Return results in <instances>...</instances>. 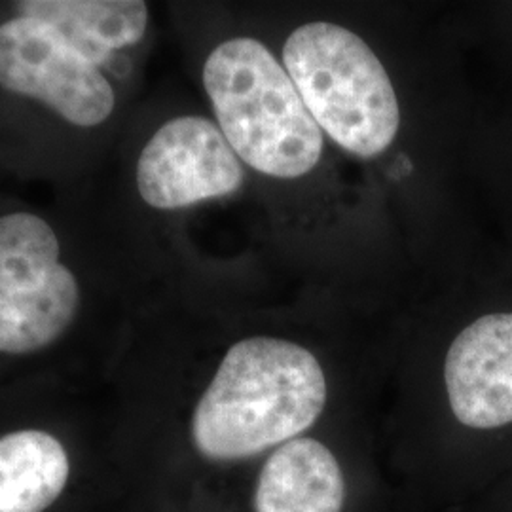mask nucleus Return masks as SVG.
<instances>
[{
  "instance_id": "6",
  "label": "nucleus",
  "mask_w": 512,
  "mask_h": 512,
  "mask_svg": "<svg viewBox=\"0 0 512 512\" xmlns=\"http://www.w3.org/2000/svg\"><path fill=\"white\" fill-rule=\"evenodd\" d=\"M245 181L241 160L219 126L179 116L154 133L137 162V188L154 209H183L234 194Z\"/></svg>"
},
{
  "instance_id": "8",
  "label": "nucleus",
  "mask_w": 512,
  "mask_h": 512,
  "mask_svg": "<svg viewBox=\"0 0 512 512\" xmlns=\"http://www.w3.org/2000/svg\"><path fill=\"white\" fill-rule=\"evenodd\" d=\"M344 501L342 467L315 439L281 444L256 482L255 512H342Z\"/></svg>"
},
{
  "instance_id": "3",
  "label": "nucleus",
  "mask_w": 512,
  "mask_h": 512,
  "mask_svg": "<svg viewBox=\"0 0 512 512\" xmlns=\"http://www.w3.org/2000/svg\"><path fill=\"white\" fill-rule=\"evenodd\" d=\"M283 67L311 118L338 147L374 158L393 145L401 109L382 61L342 25L311 21L283 46Z\"/></svg>"
},
{
  "instance_id": "5",
  "label": "nucleus",
  "mask_w": 512,
  "mask_h": 512,
  "mask_svg": "<svg viewBox=\"0 0 512 512\" xmlns=\"http://www.w3.org/2000/svg\"><path fill=\"white\" fill-rule=\"evenodd\" d=\"M0 86L37 99L78 128L109 120L116 95L109 80L52 25L10 19L0 25Z\"/></svg>"
},
{
  "instance_id": "10",
  "label": "nucleus",
  "mask_w": 512,
  "mask_h": 512,
  "mask_svg": "<svg viewBox=\"0 0 512 512\" xmlns=\"http://www.w3.org/2000/svg\"><path fill=\"white\" fill-rule=\"evenodd\" d=\"M73 465L63 442L40 429L0 437V512H46L67 490Z\"/></svg>"
},
{
  "instance_id": "9",
  "label": "nucleus",
  "mask_w": 512,
  "mask_h": 512,
  "mask_svg": "<svg viewBox=\"0 0 512 512\" xmlns=\"http://www.w3.org/2000/svg\"><path fill=\"white\" fill-rule=\"evenodd\" d=\"M16 6L21 18L52 25L95 67L147 31L148 6L141 0H27Z\"/></svg>"
},
{
  "instance_id": "1",
  "label": "nucleus",
  "mask_w": 512,
  "mask_h": 512,
  "mask_svg": "<svg viewBox=\"0 0 512 512\" xmlns=\"http://www.w3.org/2000/svg\"><path fill=\"white\" fill-rule=\"evenodd\" d=\"M327 380L298 344L255 336L226 351L192 416V442L209 461H239L308 431L323 414Z\"/></svg>"
},
{
  "instance_id": "2",
  "label": "nucleus",
  "mask_w": 512,
  "mask_h": 512,
  "mask_svg": "<svg viewBox=\"0 0 512 512\" xmlns=\"http://www.w3.org/2000/svg\"><path fill=\"white\" fill-rule=\"evenodd\" d=\"M203 86L239 160L262 175L298 179L319 164L323 131L285 67L255 38H230L203 65Z\"/></svg>"
},
{
  "instance_id": "7",
  "label": "nucleus",
  "mask_w": 512,
  "mask_h": 512,
  "mask_svg": "<svg viewBox=\"0 0 512 512\" xmlns=\"http://www.w3.org/2000/svg\"><path fill=\"white\" fill-rule=\"evenodd\" d=\"M444 384L461 425H512V311L482 315L459 332L446 353Z\"/></svg>"
},
{
  "instance_id": "4",
  "label": "nucleus",
  "mask_w": 512,
  "mask_h": 512,
  "mask_svg": "<svg viewBox=\"0 0 512 512\" xmlns=\"http://www.w3.org/2000/svg\"><path fill=\"white\" fill-rule=\"evenodd\" d=\"M76 310L78 283L59 262L54 228L29 213L0 217V353L52 346Z\"/></svg>"
}]
</instances>
